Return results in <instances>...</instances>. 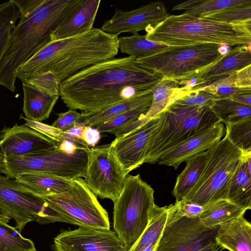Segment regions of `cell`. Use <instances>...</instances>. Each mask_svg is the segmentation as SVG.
<instances>
[{
  "mask_svg": "<svg viewBox=\"0 0 251 251\" xmlns=\"http://www.w3.org/2000/svg\"><path fill=\"white\" fill-rule=\"evenodd\" d=\"M162 78L139 66L134 57L114 58L61 81L59 96L70 109L96 111L143 94Z\"/></svg>",
  "mask_w": 251,
  "mask_h": 251,
  "instance_id": "1",
  "label": "cell"
},
{
  "mask_svg": "<svg viewBox=\"0 0 251 251\" xmlns=\"http://www.w3.org/2000/svg\"><path fill=\"white\" fill-rule=\"evenodd\" d=\"M83 0H12L20 12L0 60V85L14 93L21 67L50 42L51 33Z\"/></svg>",
  "mask_w": 251,
  "mask_h": 251,
  "instance_id": "2",
  "label": "cell"
},
{
  "mask_svg": "<svg viewBox=\"0 0 251 251\" xmlns=\"http://www.w3.org/2000/svg\"><path fill=\"white\" fill-rule=\"evenodd\" d=\"M118 36L91 30L74 36L50 41L19 69L22 81L37 73H53L59 84L84 69L115 58L119 51Z\"/></svg>",
  "mask_w": 251,
  "mask_h": 251,
  "instance_id": "3",
  "label": "cell"
},
{
  "mask_svg": "<svg viewBox=\"0 0 251 251\" xmlns=\"http://www.w3.org/2000/svg\"><path fill=\"white\" fill-rule=\"evenodd\" d=\"M251 20L229 24L182 13L167 17L145 35L147 39L171 46L214 44L250 46Z\"/></svg>",
  "mask_w": 251,
  "mask_h": 251,
  "instance_id": "4",
  "label": "cell"
},
{
  "mask_svg": "<svg viewBox=\"0 0 251 251\" xmlns=\"http://www.w3.org/2000/svg\"><path fill=\"white\" fill-rule=\"evenodd\" d=\"M162 112L158 129L148 144L144 163L154 164L164 153L218 122L210 107L176 102Z\"/></svg>",
  "mask_w": 251,
  "mask_h": 251,
  "instance_id": "5",
  "label": "cell"
},
{
  "mask_svg": "<svg viewBox=\"0 0 251 251\" xmlns=\"http://www.w3.org/2000/svg\"><path fill=\"white\" fill-rule=\"evenodd\" d=\"M154 190L140 175H128L113 201V228L129 250L145 230L150 211L155 204Z\"/></svg>",
  "mask_w": 251,
  "mask_h": 251,
  "instance_id": "6",
  "label": "cell"
},
{
  "mask_svg": "<svg viewBox=\"0 0 251 251\" xmlns=\"http://www.w3.org/2000/svg\"><path fill=\"white\" fill-rule=\"evenodd\" d=\"M15 222L20 232L26 224L63 222L78 226L72 218L51 206L43 198L35 195L15 179L0 173V220Z\"/></svg>",
  "mask_w": 251,
  "mask_h": 251,
  "instance_id": "7",
  "label": "cell"
},
{
  "mask_svg": "<svg viewBox=\"0 0 251 251\" xmlns=\"http://www.w3.org/2000/svg\"><path fill=\"white\" fill-rule=\"evenodd\" d=\"M214 44L175 46L151 56L136 60L141 67L184 84L194 74L219 60L223 55Z\"/></svg>",
  "mask_w": 251,
  "mask_h": 251,
  "instance_id": "8",
  "label": "cell"
},
{
  "mask_svg": "<svg viewBox=\"0 0 251 251\" xmlns=\"http://www.w3.org/2000/svg\"><path fill=\"white\" fill-rule=\"evenodd\" d=\"M243 156L225 135L209 149L205 168L199 180L184 199L203 207L226 199L231 178Z\"/></svg>",
  "mask_w": 251,
  "mask_h": 251,
  "instance_id": "9",
  "label": "cell"
},
{
  "mask_svg": "<svg viewBox=\"0 0 251 251\" xmlns=\"http://www.w3.org/2000/svg\"><path fill=\"white\" fill-rule=\"evenodd\" d=\"M90 148L80 146L73 154L52 150L23 156L3 157L0 172L15 179L24 173H41L73 180L85 177Z\"/></svg>",
  "mask_w": 251,
  "mask_h": 251,
  "instance_id": "10",
  "label": "cell"
},
{
  "mask_svg": "<svg viewBox=\"0 0 251 251\" xmlns=\"http://www.w3.org/2000/svg\"><path fill=\"white\" fill-rule=\"evenodd\" d=\"M41 197L53 208L74 219L79 226L110 229L108 213L81 177L74 179L66 192Z\"/></svg>",
  "mask_w": 251,
  "mask_h": 251,
  "instance_id": "11",
  "label": "cell"
},
{
  "mask_svg": "<svg viewBox=\"0 0 251 251\" xmlns=\"http://www.w3.org/2000/svg\"><path fill=\"white\" fill-rule=\"evenodd\" d=\"M168 216L155 251H196L215 241L218 228H208L199 217L190 218L182 215L176 205H167Z\"/></svg>",
  "mask_w": 251,
  "mask_h": 251,
  "instance_id": "12",
  "label": "cell"
},
{
  "mask_svg": "<svg viewBox=\"0 0 251 251\" xmlns=\"http://www.w3.org/2000/svg\"><path fill=\"white\" fill-rule=\"evenodd\" d=\"M127 175L110 144L90 148L84 180L96 196L115 201Z\"/></svg>",
  "mask_w": 251,
  "mask_h": 251,
  "instance_id": "13",
  "label": "cell"
},
{
  "mask_svg": "<svg viewBox=\"0 0 251 251\" xmlns=\"http://www.w3.org/2000/svg\"><path fill=\"white\" fill-rule=\"evenodd\" d=\"M54 251H128L116 233L107 229L79 226L61 232Z\"/></svg>",
  "mask_w": 251,
  "mask_h": 251,
  "instance_id": "14",
  "label": "cell"
},
{
  "mask_svg": "<svg viewBox=\"0 0 251 251\" xmlns=\"http://www.w3.org/2000/svg\"><path fill=\"white\" fill-rule=\"evenodd\" d=\"M162 112L135 129L119 137L110 143L126 173L144 163L149 141L159 127Z\"/></svg>",
  "mask_w": 251,
  "mask_h": 251,
  "instance_id": "15",
  "label": "cell"
},
{
  "mask_svg": "<svg viewBox=\"0 0 251 251\" xmlns=\"http://www.w3.org/2000/svg\"><path fill=\"white\" fill-rule=\"evenodd\" d=\"M169 16L164 3L160 1H152L130 11L116 8L112 17L103 22L100 29L117 36L125 32L134 34L155 27Z\"/></svg>",
  "mask_w": 251,
  "mask_h": 251,
  "instance_id": "16",
  "label": "cell"
},
{
  "mask_svg": "<svg viewBox=\"0 0 251 251\" xmlns=\"http://www.w3.org/2000/svg\"><path fill=\"white\" fill-rule=\"evenodd\" d=\"M58 144L25 124L5 126L0 131V151L3 157L44 152L56 149Z\"/></svg>",
  "mask_w": 251,
  "mask_h": 251,
  "instance_id": "17",
  "label": "cell"
},
{
  "mask_svg": "<svg viewBox=\"0 0 251 251\" xmlns=\"http://www.w3.org/2000/svg\"><path fill=\"white\" fill-rule=\"evenodd\" d=\"M224 130L223 124L218 122L166 152L156 163L177 169L191 156L207 151L220 141L224 135Z\"/></svg>",
  "mask_w": 251,
  "mask_h": 251,
  "instance_id": "18",
  "label": "cell"
},
{
  "mask_svg": "<svg viewBox=\"0 0 251 251\" xmlns=\"http://www.w3.org/2000/svg\"><path fill=\"white\" fill-rule=\"evenodd\" d=\"M250 65H251V45L234 47L214 64L193 75L185 83L190 81L193 83L185 86L189 88L192 86L236 73Z\"/></svg>",
  "mask_w": 251,
  "mask_h": 251,
  "instance_id": "19",
  "label": "cell"
},
{
  "mask_svg": "<svg viewBox=\"0 0 251 251\" xmlns=\"http://www.w3.org/2000/svg\"><path fill=\"white\" fill-rule=\"evenodd\" d=\"M100 0H83L53 31L50 41L86 32L93 28Z\"/></svg>",
  "mask_w": 251,
  "mask_h": 251,
  "instance_id": "20",
  "label": "cell"
},
{
  "mask_svg": "<svg viewBox=\"0 0 251 251\" xmlns=\"http://www.w3.org/2000/svg\"><path fill=\"white\" fill-rule=\"evenodd\" d=\"M216 243L223 249L229 251H251V224L244 216L218 227Z\"/></svg>",
  "mask_w": 251,
  "mask_h": 251,
  "instance_id": "21",
  "label": "cell"
},
{
  "mask_svg": "<svg viewBox=\"0 0 251 251\" xmlns=\"http://www.w3.org/2000/svg\"><path fill=\"white\" fill-rule=\"evenodd\" d=\"M226 199L246 211L251 209V152H243L230 180Z\"/></svg>",
  "mask_w": 251,
  "mask_h": 251,
  "instance_id": "22",
  "label": "cell"
},
{
  "mask_svg": "<svg viewBox=\"0 0 251 251\" xmlns=\"http://www.w3.org/2000/svg\"><path fill=\"white\" fill-rule=\"evenodd\" d=\"M152 100V95L150 90L143 94L98 111L82 112L81 117L76 124L96 127L121 114L142 105L151 103Z\"/></svg>",
  "mask_w": 251,
  "mask_h": 251,
  "instance_id": "23",
  "label": "cell"
},
{
  "mask_svg": "<svg viewBox=\"0 0 251 251\" xmlns=\"http://www.w3.org/2000/svg\"><path fill=\"white\" fill-rule=\"evenodd\" d=\"M34 194L44 196L67 192L73 180H67L41 173H24L14 179Z\"/></svg>",
  "mask_w": 251,
  "mask_h": 251,
  "instance_id": "24",
  "label": "cell"
},
{
  "mask_svg": "<svg viewBox=\"0 0 251 251\" xmlns=\"http://www.w3.org/2000/svg\"><path fill=\"white\" fill-rule=\"evenodd\" d=\"M24 102L23 111L25 119L42 122L48 119L59 95H49L38 91L33 86L23 82Z\"/></svg>",
  "mask_w": 251,
  "mask_h": 251,
  "instance_id": "25",
  "label": "cell"
},
{
  "mask_svg": "<svg viewBox=\"0 0 251 251\" xmlns=\"http://www.w3.org/2000/svg\"><path fill=\"white\" fill-rule=\"evenodd\" d=\"M174 80L162 78L151 91L152 95L151 105L145 117L147 121L162 112L168 106L189 94L191 91L186 86H179Z\"/></svg>",
  "mask_w": 251,
  "mask_h": 251,
  "instance_id": "26",
  "label": "cell"
},
{
  "mask_svg": "<svg viewBox=\"0 0 251 251\" xmlns=\"http://www.w3.org/2000/svg\"><path fill=\"white\" fill-rule=\"evenodd\" d=\"M209 149L195 154L185 161L186 166L177 176L172 192L176 201L184 199L199 180L207 162Z\"/></svg>",
  "mask_w": 251,
  "mask_h": 251,
  "instance_id": "27",
  "label": "cell"
},
{
  "mask_svg": "<svg viewBox=\"0 0 251 251\" xmlns=\"http://www.w3.org/2000/svg\"><path fill=\"white\" fill-rule=\"evenodd\" d=\"M246 211L227 199H224L218 200L204 206L198 217L204 226L213 228L244 216Z\"/></svg>",
  "mask_w": 251,
  "mask_h": 251,
  "instance_id": "28",
  "label": "cell"
},
{
  "mask_svg": "<svg viewBox=\"0 0 251 251\" xmlns=\"http://www.w3.org/2000/svg\"><path fill=\"white\" fill-rule=\"evenodd\" d=\"M174 47L148 40L145 35L138 33L118 38L119 50L129 56L134 57L136 60L151 56Z\"/></svg>",
  "mask_w": 251,
  "mask_h": 251,
  "instance_id": "29",
  "label": "cell"
},
{
  "mask_svg": "<svg viewBox=\"0 0 251 251\" xmlns=\"http://www.w3.org/2000/svg\"><path fill=\"white\" fill-rule=\"evenodd\" d=\"M251 5V0H189L174 5L172 11L183 10V14L202 18L224 8Z\"/></svg>",
  "mask_w": 251,
  "mask_h": 251,
  "instance_id": "30",
  "label": "cell"
},
{
  "mask_svg": "<svg viewBox=\"0 0 251 251\" xmlns=\"http://www.w3.org/2000/svg\"><path fill=\"white\" fill-rule=\"evenodd\" d=\"M167 216V205L160 207L155 204L150 211L145 230L128 251H139L158 241L165 225Z\"/></svg>",
  "mask_w": 251,
  "mask_h": 251,
  "instance_id": "31",
  "label": "cell"
},
{
  "mask_svg": "<svg viewBox=\"0 0 251 251\" xmlns=\"http://www.w3.org/2000/svg\"><path fill=\"white\" fill-rule=\"evenodd\" d=\"M211 109L219 121L225 125L251 117V106L240 103L230 98L216 100Z\"/></svg>",
  "mask_w": 251,
  "mask_h": 251,
  "instance_id": "32",
  "label": "cell"
},
{
  "mask_svg": "<svg viewBox=\"0 0 251 251\" xmlns=\"http://www.w3.org/2000/svg\"><path fill=\"white\" fill-rule=\"evenodd\" d=\"M20 18V10L12 0L0 3V60L7 48L11 31Z\"/></svg>",
  "mask_w": 251,
  "mask_h": 251,
  "instance_id": "33",
  "label": "cell"
},
{
  "mask_svg": "<svg viewBox=\"0 0 251 251\" xmlns=\"http://www.w3.org/2000/svg\"><path fill=\"white\" fill-rule=\"evenodd\" d=\"M34 243L0 220V251H36Z\"/></svg>",
  "mask_w": 251,
  "mask_h": 251,
  "instance_id": "34",
  "label": "cell"
},
{
  "mask_svg": "<svg viewBox=\"0 0 251 251\" xmlns=\"http://www.w3.org/2000/svg\"><path fill=\"white\" fill-rule=\"evenodd\" d=\"M151 103L142 105L118 115L110 120L98 125L96 128L101 132H108L115 135L139 119H145Z\"/></svg>",
  "mask_w": 251,
  "mask_h": 251,
  "instance_id": "35",
  "label": "cell"
},
{
  "mask_svg": "<svg viewBox=\"0 0 251 251\" xmlns=\"http://www.w3.org/2000/svg\"><path fill=\"white\" fill-rule=\"evenodd\" d=\"M226 135L243 152H251V117L226 125Z\"/></svg>",
  "mask_w": 251,
  "mask_h": 251,
  "instance_id": "36",
  "label": "cell"
},
{
  "mask_svg": "<svg viewBox=\"0 0 251 251\" xmlns=\"http://www.w3.org/2000/svg\"><path fill=\"white\" fill-rule=\"evenodd\" d=\"M202 18L235 24L251 20V5L229 7L209 14Z\"/></svg>",
  "mask_w": 251,
  "mask_h": 251,
  "instance_id": "37",
  "label": "cell"
},
{
  "mask_svg": "<svg viewBox=\"0 0 251 251\" xmlns=\"http://www.w3.org/2000/svg\"><path fill=\"white\" fill-rule=\"evenodd\" d=\"M22 82L33 86L42 93L51 96L59 95V84L51 72L34 74L25 77Z\"/></svg>",
  "mask_w": 251,
  "mask_h": 251,
  "instance_id": "38",
  "label": "cell"
},
{
  "mask_svg": "<svg viewBox=\"0 0 251 251\" xmlns=\"http://www.w3.org/2000/svg\"><path fill=\"white\" fill-rule=\"evenodd\" d=\"M190 93L175 102L190 106H205L210 107L219 98L213 94L203 90H190Z\"/></svg>",
  "mask_w": 251,
  "mask_h": 251,
  "instance_id": "39",
  "label": "cell"
},
{
  "mask_svg": "<svg viewBox=\"0 0 251 251\" xmlns=\"http://www.w3.org/2000/svg\"><path fill=\"white\" fill-rule=\"evenodd\" d=\"M22 118L25 120V124L26 126L50 139L58 143H60L63 140V131L54 127L52 125L27 120L24 117H22Z\"/></svg>",
  "mask_w": 251,
  "mask_h": 251,
  "instance_id": "40",
  "label": "cell"
},
{
  "mask_svg": "<svg viewBox=\"0 0 251 251\" xmlns=\"http://www.w3.org/2000/svg\"><path fill=\"white\" fill-rule=\"evenodd\" d=\"M81 115V113L77 112L76 110L69 109L66 112L60 113L52 126L62 131H66L76 124Z\"/></svg>",
  "mask_w": 251,
  "mask_h": 251,
  "instance_id": "41",
  "label": "cell"
},
{
  "mask_svg": "<svg viewBox=\"0 0 251 251\" xmlns=\"http://www.w3.org/2000/svg\"><path fill=\"white\" fill-rule=\"evenodd\" d=\"M175 204L182 215L190 218L198 217L203 209V206L184 199L176 201Z\"/></svg>",
  "mask_w": 251,
  "mask_h": 251,
  "instance_id": "42",
  "label": "cell"
},
{
  "mask_svg": "<svg viewBox=\"0 0 251 251\" xmlns=\"http://www.w3.org/2000/svg\"><path fill=\"white\" fill-rule=\"evenodd\" d=\"M84 127V126L75 124L71 128L63 131V139H69L80 146L89 148L82 138Z\"/></svg>",
  "mask_w": 251,
  "mask_h": 251,
  "instance_id": "43",
  "label": "cell"
},
{
  "mask_svg": "<svg viewBox=\"0 0 251 251\" xmlns=\"http://www.w3.org/2000/svg\"><path fill=\"white\" fill-rule=\"evenodd\" d=\"M234 84L240 88H251V65L236 73Z\"/></svg>",
  "mask_w": 251,
  "mask_h": 251,
  "instance_id": "44",
  "label": "cell"
},
{
  "mask_svg": "<svg viewBox=\"0 0 251 251\" xmlns=\"http://www.w3.org/2000/svg\"><path fill=\"white\" fill-rule=\"evenodd\" d=\"M100 132L94 127L84 126L82 138L88 147H95L100 139Z\"/></svg>",
  "mask_w": 251,
  "mask_h": 251,
  "instance_id": "45",
  "label": "cell"
},
{
  "mask_svg": "<svg viewBox=\"0 0 251 251\" xmlns=\"http://www.w3.org/2000/svg\"><path fill=\"white\" fill-rule=\"evenodd\" d=\"M80 146L69 139H63L58 145V149L63 153L67 154H74Z\"/></svg>",
  "mask_w": 251,
  "mask_h": 251,
  "instance_id": "46",
  "label": "cell"
},
{
  "mask_svg": "<svg viewBox=\"0 0 251 251\" xmlns=\"http://www.w3.org/2000/svg\"><path fill=\"white\" fill-rule=\"evenodd\" d=\"M230 99L244 105L251 106V89L240 92Z\"/></svg>",
  "mask_w": 251,
  "mask_h": 251,
  "instance_id": "47",
  "label": "cell"
},
{
  "mask_svg": "<svg viewBox=\"0 0 251 251\" xmlns=\"http://www.w3.org/2000/svg\"><path fill=\"white\" fill-rule=\"evenodd\" d=\"M223 249L215 241L203 246L196 251H221Z\"/></svg>",
  "mask_w": 251,
  "mask_h": 251,
  "instance_id": "48",
  "label": "cell"
},
{
  "mask_svg": "<svg viewBox=\"0 0 251 251\" xmlns=\"http://www.w3.org/2000/svg\"><path fill=\"white\" fill-rule=\"evenodd\" d=\"M3 156L0 151V162L2 160Z\"/></svg>",
  "mask_w": 251,
  "mask_h": 251,
  "instance_id": "49",
  "label": "cell"
}]
</instances>
